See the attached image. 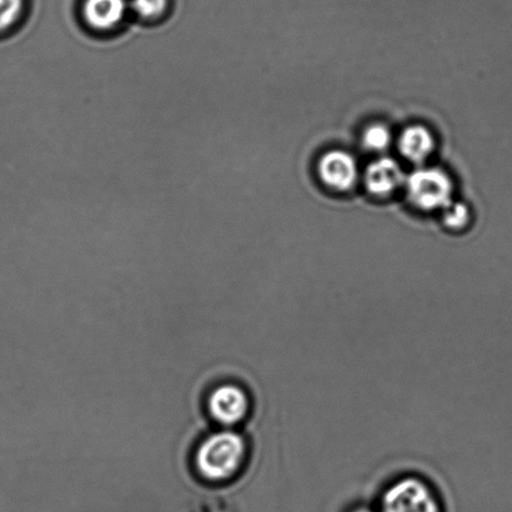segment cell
Instances as JSON below:
<instances>
[{
  "label": "cell",
  "instance_id": "6da1fadb",
  "mask_svg": "<svg viewBox=\"0 0 512 512\" xmlns=\"http://www.w3.org/2000/svg\"><path fill=\"white\" fill-rule=\"evenodd\" d=\"M247 443L237 433L214 434L198 450L197 468L205 479L224 481L233 478L247 460Z\"/></svg>",
  "mask_w": 512,
  "mask_h": 512
},
{
  "label": "cell",
  "instance_id": "7a4b0ae2",
  "mask_svg": "<svg viewBox=\"0 0 512 512\" xmlns=\"http://www.w3.org/2000/svg\"><path fill=\"white\" fill-rule=\"evenodd\" d=\"M380 512H443L428 483L419 478H403L391 484L381 499Z\"/></svg>",
  "mask_w": 512,
  "mask_h": 512
},
{
  "label": "cell",
  "instance_id": "3957f363",
  "mask_svg": "<svg viewBox=\"0 0 512 512\" xmlns=\"http://www.w3.org/2000/svg\"><path fill=\"white\" fill-rule=\"evenodd\" d=\"M405 182L406 192L415 207L423 210L444 209L453 202V182L441 169L415 170Z\"/></svg>",
  "mask_w": 512,
  "mask_h": 512
},
{
  "label": "cell",
  "instance_id": "277c9868",
  "mask_svg": "<svg viewBox=\"0 0 512 512\" xmlns=\"http://www.w3.org/2000/svg\"><path fill=\"white\" fill-rule=\"evenodd\" d=\"M250 400L237 385H222L209 398V410L214 419L225 425L240 423L249 414Z\"/></svg>",
  "mask_w": 512,
  "mask_h": 512
},
{
  "label": "cell",
  "instance_id": "5b68a950",
  "mask_svg": "<svg viewBox=\"0 0 512 512\" xmlns=\"http://www.w3.org/2000/svg\"><path fill=\"white\" fill-rule=\"evenodd\" d=\"M319 175L328 187L340 192L353 188L359 169L355 159L343 150H331L319 162Z\"/></svg>",
  "mask_w": 512,
  "mask_h": 512
},
{
  "label": "cell",
  "instance_id": "8992f818",
  "mask_svg": "<svg viewBox=\"0 0 512 512\" xmlns=\"http://www.w3.org/2000/svg\"><path fill=\"white\" fill-rule=\"evenodd\" d=\"M365 185L376 197H388L404 183L403 169L394 159L381 158L371 163L365 172Z\"/></svg>",
  "mask_w": 512,
  "mask_h": 512
},
{
  "label": "cell",
  "instance_id": "52a82bcc",
  "mask_svg": "<svg viewBox=\"0 0 512 512\" xmlns=\"http://www.w3.org/2000/svg\"><path fill=\"white\" fill-rule=\"evenodd\" d=\"M433 134L421 125L406 128L399 140L400 153L413 163H423L434 150Z\"/></svg>",
  "mask_w": 512,
  "mask_h": 512
},
{
  "label": "cell",
  "instance_id": "ba28073f",
  "mask_svg": "<svg viewBox=\"0 0 512 512\" xmlns=\"http://www.w3.org/2000/svg\"><path fill=\"white\" fill-rule=\"evenodd\" d=\"M125 8V0H87L84 15L92 27L109 29L122 20Z\"/></svg>",
  "mask_w": 512,
  "mask_h": 512
},
{
  "label": "cell",
  "instance_id": "9c48e42d",
  "mask_svg": "<svg viewBox=\"0 0 512 512\" xmlns=\"http://www.w3.org/2000/svg\"><path fill=\"white\" fill-rule=\"evenodd\" d=\"M391 134L389 129L381 124L371 125L363 135V143L366 148L381 152L389 147Z\"/></svg>",
  "mask_w": 512,
  "mask_h": 512
},
{
  "label": "cell",
  "instance_id": "30bf717a",
  "mask_svg": "<svg viewBox=\"0 0 512 512\" xmlns=\"http://www.w3.org/2000/svg\"><path fill=\"white\" fill-rule=\"evenodd\" d=\"M444 223L451 229L464 228L469 223V209L461 203L451 202L444 208Z\"/></svg>",
  "mask_w": 512,
  "mask_h": 512
},
{
  "label": "cell",
  "instance_id": "8fae6325",
  "mask_svg": "<svg viewBox=\"0 0 512 512\" xmlns=\"http://www.w3.org/2000/svg\"><path fill=\"white\" fill-rule=\"evenodd\" d=\"M23 0H0V30L8 28L19 17Z\"/></svg>",
  "mask_w": 512,
  "mask_h": 512
},
{
  "label": "cell",
  "instance_id": "7c38bea8",
  "mask_svg": "<svg viewBox=\"0 0 512 512\" xmlns=\"http://www.w3.org/2000/svg\"><path fill=\"white\" fill-rule=\"evenodd\" d=\"M168 0H133L135 12L144 18H155L167 8Z\"/></svg>",
  "mask_w": 512,
  "mask_h": 512
},
{
  "label": "cell",
  "instance_id": "4fadbf2b",
  "mask_svg": "<svg viewBox=\"0 0 512 512\" xmlns=\"http://www.w3.org/2000/svg\"><path fill=\"white\" fill-rule=\"evenodd\" d=\"M351 512H380V511H375V510H371L368 508H359V509H355L354 511H351Z\"/></svg>",
  "mask_w": 512,
  "mask_h": 512
}]
</instances>
